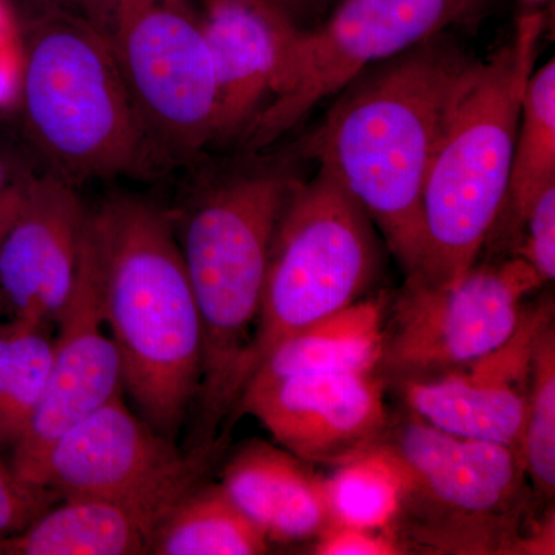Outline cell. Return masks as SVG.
<instances>
[{
	"label": "cell",
	"mask_w": 555,
	"mask_h": 555,
	"mask_svg": "<svg viewBox=\"0 0 555 555\" xmlns=\"http://www.w3.org/2000/svg\"><path fill=\"white\" fill-rule=\"evenodd\" d=\"M555 184V61L532 72L521 101L513 170L505 207L507 232L520 233L543 190ZM503 214V211H502ZM517 238L513 241L516 244Z\"/></svg>",
	"instance_id": "21"
},
{
	"label": "cell",
	"mask_w": 555,
	"mask_h": 555,
	"mask_svg": "<svg viewBox=\"0 0 555 555\" xmlns=\"http://www.w3.org/2000/svg\"><path fill=\"white\" fill-rule=\"evenodd\" d=\"M489 0H339L287 43L275 98L241 137L261 150L297 127L364 69L480 16Z\"/></svg>",
	"instance_id": "8"
},
{
	"label": "cell",
	"mask_w": 555,
	"mask_h": 555,
	"mask_svg": "<svg viewBox=\"0 0 555 555\" xmlns=\"http://www.w3.org/2000/svg\"><path fill=\"white\" fill-rule=\"evenodd\" d=\"M535 502L553 503L555 492V327L551 302L537 328L520 449Z\"/></svg>",
	"instance_id": "24"
},
{
	"label": "cell",
	"mask_w": 555,
	"mask_h": 555,
	"mask_svg": "<svg viewBox=\"0 0 555 555\" xmlns=\"http://www.w3.org/2000/svg\"><path fill=\"white\" fill-rule=\"evenodd\" d=\"M470 57L447 35L357 75L308 153L377 225L406 278L422 259V198L448 109Z\"/></svg>",
	"instance_id": "1"
},
{
	"label": "cell",
	"mask_w": 555,
	"mask_h": 555,
	"mask_svg": "<svg viewBox=\"0 0 555 555\" xmlns=\"http://www.w3.org/2000/svg\"><path fill=\"white\" fill-rule=\"evenodd\" d=\"M201 27L217 78L215 141L241 138L275 98L297 30L238 0H211Z\"/></svg>",
	"instance_id": "16"
},
{
	"label": "cell",
	"mask_w": 555,
	"mask_h": 555,
	"mask_svg": "<svg viewBox=\"0 0 555 555\" xmlns=\"http://www.w3.org/2000/svg\"><path fill=\"white\" fill-rule=\"evenodd\" d=\"M318 555H400L408 554V547L396 531H374L332 524L315 540Z\"/></svg>",
	"instance_id": "27"
},
{
	"label": "cell",
	"mask_w": 555,
	"mask_h": 555,
	"mask_svg": "<svg viewBox=\"0 0 555 555\" xmlns=\"http://www.w3.org/2000/svg\"><path fill=\"white\" fill-rule=\"evenodd\" d=\"M100 258L90 217L83 233L78 273L53 338L49 385L13 449L11 469L27 481L47 449L122 389L118 350L105 334Z\"/></svg>",
	"instance_id": "12"
},
{
	"label": "cell",
	"mask_w": 555,
	"mask_h": 555,
	"mask_svg": "<svg viewBox=\"0 0 555 555\" xmlns=\"http://www.w3.org/2000/svg\"><path fill=\"white\" fill-rule=\"evenodd\" d=\"M235 409L310 465L338 466L378 443L389 426L378 372L305 375L251 385Z\"/></svg>",
	"instance_id": "14"
},
{
	"label": "cell",
	"mask_w": 555,
	"mask_h": 555,
	"mask_svg": "<svg viewBox=\"0 0 555 555\" xmlns=\"http://www.w3.org/2000/svg\"><path fill=\"white\" fill-rule=\"evenodd\" d=\"M90 208L76 185L33 177L0 224V292L14 320L56 327L78 273Z\"/></svg>",
	"instance_id": "13"
},
{
	"label": "cell",
	"mask_w": 555,
	"mask_h": 555,
	"mask_svg": "<svg viewBox=\"0 0 555 555\" xmlns=\"http://www.w3.org/2000/svg\"><path fill=\"white\" fill-rule=\"evenodd\" d=\"M222 488L272 543L315 542L334 524L326 477L266 441H248L230 459Z\"/></svg>",
	"instance_id": "17"
},
{
	"label": "cell",
	"mask_w": 555,
	"mask_h": 555,
	"mask_svg": "<svg viewBox=\"0 0 555 555\" xmlns=\"http://www.w3.org/2000/svg\"><path fill=\"white\" fill-rule=\"evenodd\" d=\"M326 486L334 524L396 531L403 500V477L385 444L378 441L335 466Z\"/></svg>",
	"instance_id": "23"
},
{
	"label": "cell",
	"mask_w": 555,
	"mask_h": 555,
	"mask_svg": "<svg viewBox=\"0 0 555 555\" xmlns=\"http://www.w3.org/2000/svg\"><path fill=\"white\" fill-rule=\"evenodd\" d=\"M520 2L528 7H540L545 5V3L551 2V0H520Z\"/></svg>",
	"instance_id": "31"
},
{
	"label": "cell",
	"mask_w": 555,
	"mask_h": 555,
	"mask_svg": "<svg viewBox=\"0 0 555 555\" xmlns=\"http://www.w3.org/2000/svg\"><path fill=\"white\" fill-rule=\"evenodd\" d=\"M24 108L53 173L75 185L139 170L152 150L112 43L94 25L56 21L36 33Z\"/></svg>",
	"instance_id": "7"
},
{
	"label": "cell",
	"mask_w": 555,
	"mask_h": 555,
	"mask_svg": "<svg viewBox=\"0 0 555 555\" xmlns=\"http://www.w3.org/2000/svg\"><path fill=\"white\" fill-rule=\"evenodd\" d=\"M35 175H21L0 156V222Z\"/></svg>",
	"instance_id": "29"
},
{
	"label": "cell",
	"mask_w": 555,
	"mask_h": 555,
	"mask_svg": "<svg viewBox=\"0 0 555 555\" xmlns=\"http://www.w3.org/2000/svg\"><path fill=\"white\" fill-rule=\"evenodd\" d=\"M57 499L56 492L22 480L0 463V539L24 531Z\"/></svg>",
	"instance_id": "26"
},
{
	"label": "cell",
	"mask_w": 555,
	"mask_h": 555,
	"mask_svg": "<svg viewBox=\"0 0 555 555\" xmlns=\"http://www.w3.org/2000/svg\"><path fill=\"white\" fill-rule=\"evenodd\" d=\"M207 456L182 454L116 396L62 434L27 481L61 499L116 503L159 528L173 506L199 485Z\"/></svg>",
	"instance_id": "10"
},
{
	"label": "cell",
	"mask_w": 555,
	"mask_h": 555,
	"mask_svg": "<svg viewBox=\"0 0 555 555\" xmlns=\"http://www.w3.org/2000/svg\"><path fill=\"white\" fill-rule=\"evenodd\" d=\"M509 257L525 259L545 283L555 278V184L543 190L525 219Z\"/></svg>",
	"instance_id": "25"
},
{
	"label": "cell",
	"mask_w": 555,
	"mask_h": 555,
	"mask_svg": "<svg viewBox=\"0 0 555 555\" xmlns=\"http://www.w3.org/2000/svg\"><path fill=\"white\" fill-rule=\"evenodd\" d=\"M17 534L0 555H144L156 526L127 507L96 499H62Z\"/></svg>",
	"instance_id": "19"
},
{
	"label": "cell",
	"mask_w": 555,
	"mask_h": 555,
	"mask_svg": "<svg viewBox=\"0 0 555 555\" xmlns=\"http://www.w3.org/2000/svg\"><path fill=\"white\" fill-rule=\"evenodd\" d=\"M551 302L525 308L507 341L465 366L433 377L397 379L406 411L452 436L518 452L537 328Z\"/></svg>",
	"instance_id": "15"
},
{
	"label": "cell",
	"mask_w": 555,
	"mask_h": 555,
	"mask_svg": "<svg viewBox=\"0 0 555 555\" xmlns=\"http://www.w3.org/2000/svg\"><path fill=\"white\" fill-rule=\"evenodd\" d=\"M2 292H0V306H2Z\"/></svg>",
	"instance_id": "32"
},
{
	"label": "cell",
	"mask_w": 555,
	"mask_h": 555,
	"mask_svg": "<svg viewBox=\"0 0 555 555\" xmlns=\"http://www.w3.org/2000/svg\"><path fill=\"white\" fill-rule=\"evenodd\" d=\"M543 284L517 257L477 261L440 286L404 284L385 323L378 374L433 377L492 352L516 332L525 299Z\"/></svg>",
	"instance_id": "9"
},
{
	"label": "cell",
	"mask_w": 555,
	"mask_h": 555,
	"mask_svg": "<svg viewBox=\"0 0 555 555\" xmlns=\"http://www.w3.org/2000/svg\"><path fill=\"white\" fill-rule=\"evenodd\" d=\"M7 89H9V82H7L5 76L0 73V100L5 96Z\"/></svg>",
	"instance_id": "30"
},
{
	"label": "cell",
	"mask_w": 555,
	"mask_h": 555,
	"mask_svg": "<svg viewBox=\"0 0 555 555\" xmlns=\"http://www.w3.org/2000/svg\"><path fill=\"white\" fill-rule=\"evenodd\" d=\"M108 39L150 145L190 156L215 141L217 78L201 24L126 0Z\"/></svg>",
	"instance_id": "11"
},
{
	"label": "cell",
	"mask_w": 555,
	"mask_h": 555,
	"mask_svg": "<svg viewBox=\"0 0 555 555\" xmlns=\"http://www.w3.org/2000/svg\"><path fill=\"white\" fill-rule=\"evenodd\" d=\"M386 308L383 297L363 298L284 338L255 369L246 387L305 375L378 372Z\"/></svg>",
	"instance_id": "18"
},
{
	"label": "cell",
	"mask_w": 555,
	"mask_h": 555,
	"mask_svg": "<svg viewBox=\"0 0 555 555\" xmlns=\"http://www.w3.org/2000/svg\"><path fill=\"white\" fill-rule=\"evenodd\" d=\"M105 327L139 416L177 440L203 378V326L173 222L141 196L90 210Z\"/></svg>",
	"instance_id": "2"
},
{
	"label": "cell",
	"mask_w": 555,
	"mask_h": 555,
	"mask_svg": "<svg viewBox=\"0 0 555 555\" xmlns=\"http://www.w3.org/2000/svg\"><path fill=\"white\" fill-rule=\"evenodd\" d=\"M379 269L374 222L345 185L323 167L310 181L297 179L270 243L261 308L236 371V403L278 343L366 297Z\"/></svg>",
	"instance_id": "6"
},
{
	"label": "cell",
	"mask_w": 555,
	"mask_h": 555,
	"mask_svg": "<svg viewBox=\"0 0 555 555\" xmlns=\"http://www.w3.org/2000/svg\"><path fill=\"white\" fill-rule=\"evenodd\" d=\"M379 443L403 477L396 532L408 551L554 553L553 513L529 520L535 496L516 449L452 436L409 411L390 418Z\"/></svg>",
	"instance_id": "4"
},
{
	"label": "cell",
	"mask_w": 555,
	"mask_h": 555,
	"mask_svg": "<svg viewBox=\"0 0 555 555\" xmlns=\"http://www.w3.org/2000/svg\"><path fill=\"white\" fill-rule=\"evenodd\" d=\"M297 178L261 167L219 182L184 215L177 235L203 326L195 451L210 454L235 409L236 371L254 335L270 243Z\"/></svg>",
	"instance_id": "5"
},
{
	"label": "cell",
	"mask_w": 555,
	"mask_h": 555,
	"mask_svg": "<svg viewBox=\"0 0 555 555\" xmlns=\"http://www.w3.org/2000/svg\"><path fill=\"white\" fill-rule=\"evenodd\" d=\"M51 327L0 324V444L14 447L38 409L53 364Z\"/></svg>",
	"instance_id": "22"
},
{
	"label": "cell",
	"mask_w": 555,
	"mask_h": 555,
	"mask_svg": "<svg viewBox=\"0 0 555 555\" xmlns=\"http://www.w3.org/2000/svg\"><path fill=\"white\" fill-rule=\"evenodd\" d=\"M238 2L254 7L295 30H308L323 21L324 11L331 0H238Z\"/></svg>",
	"instance_id": "28"
},
{
	"label": "cell",
	"mask_w": 555,
	"mask_h": 555,
	"mask_svg": "<svg viewBox=\"0 0 555 555\" xmlns=\"http://www.w3.org/2000/svg\"><path fill=\"white\" fill-rule=\"evenodd\" d=\"M270 543L222 485H196L164 518L153 555H259Z\"/></svg>",
	"instance_id": "20"
},
{
	"label": "cell",
	"mask_w": 555,
	"mask_h": 555,
	"mask_svg": "<svg viewBox=\"0 0 555 555\" xmlns=\"http://www.w3.org/2000/svg\"><path fill=\"white\" fill-rule=\"evenodd\" d=\"M98 2H102V7H104V9H105L104 0H98Z\"/></svg>",
	"instance_id": "33"
},
{
	"label": "cell",
	"mask_w": 555,
	"mask_h": 555,
	"mask_svg": "<svg viewBox=\"0 0 555 555\" xmlns=\"http://www.w3.org/2000/svg\"><path fill=\"white\" fill-rule=\"evenodd\" d=\"M543 30L540 11L488 60L470 61L448 109L422 198V259L406 283L440 286L478 261L502 217L521 101Z\"/></svg>",
	"instance_id": "3"
}]
</instances>
